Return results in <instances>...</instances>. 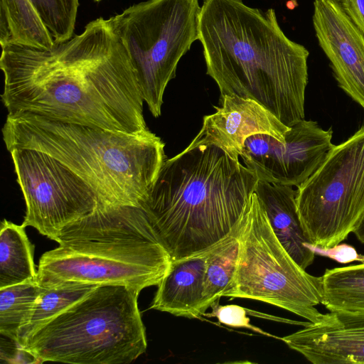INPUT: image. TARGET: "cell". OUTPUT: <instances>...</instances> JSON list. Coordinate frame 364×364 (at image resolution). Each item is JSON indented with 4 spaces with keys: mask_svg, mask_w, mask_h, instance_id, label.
Wrapping results in <instances>:
<instances>
[{
    "mask_svg": "<svg viewBox=\"0 0 364 364\" xmlns=\"http://www.w3.org/2000/svg\"><path fill=\"white\" fill-rule=\"evenodd\" d=\"M93 1H96V2H99V1H102V0H93Z\"/></svg>",
    "mask_w": 364,
    "mask_h": 364,
    "instance_id": "cell-28",
    "label": "cell"
},
{
    "mask_svg": "<svg viewBox=\"0 0 364 364\" xmlns=\"http://www.w3.org/2000/svg\"><path fill=\"white\" fill-rule=\"evenodd\" d=\"M235 271L222 296L250 299L289 311L311 323L323 314L321 279L307 273L275 235L254 192L242 218Z\"/></svg>",
    "mask_w": 364,
    "mask_h": 364,
    "instance_id": "cell-7",
    "label": "cell"
},
{
    "mask_svg": "<svg viewBox=\"0 0 364 364\" xmlns=\"http://www.w3.org/2000/svg\"><path fill=\"white\" fill-rule=\"evenodd\" d=\"M198 41L220 99L235 95L255 100L289 127L304 119L309 53L285 35L274 9L204 0Z\"/></svg>",
    "mask_w": 364,
    "mask_h": 364,
    "instance_id": "cell-2",
    "label": "cell"
},
{
    "mask_svg": "<svg viewBox=\"0 0 364 364\" xmlns=\"http://www.w3.org/2000/svg\"><path fill=\"white\" fill-rule=\"evenodd\" d=\"M9 151L26 203L23 227L55 241L63 228L100 206L89 184L48 154L23 148Z\"/></svg>",
    "mask_w": 364,
    "mask_h": 364,
    "instance_id": "cell-10",
    "label": "cell"
},
{
    "mask_svg": "<svg viewBox=\"0 0 364 364\" xmlns=\"http://www.w3.org/2000/svg\"><path fill=\"white\" fill-rule=\"evenodd\" d=\"M212 311L204 314L207 317H216L220 323L235 328H246L263 335L272 336L250 324V318L247 316V309L235 304L220 305L217 302L212 305Z\"/></svg>",
    "mask_w": 364,
    "mask_h": 364,
    "instance_id": "cell-24",
    "label": "cell"
},
{
    "mask_svg": "<svg viewBox=\"0 0 364 364\" xmlns=\"http://www.w3.org/2000/svg\"><path fill=\"white\" fill-rule=\"evenodd\" d=\"M296 203L312 245L330 248L353 232L364 215V124L346 141L333 144L297 187Z\"/></svg>",
    "mask_w": 364,
    "mask_h": 364,
    "instance_id": "cell-9",
    "label": "cell"
},
{
    "mask_svg": "<svg viewBox=\"0 0 364 364\" xmlns=\"http://www.w3.org/2000/svg\"><path fill=\"white\" fill-rule=\"evenodd\" d=\"M0 43L50 49L55 41L31 0H0Z\"/></svg>",
    "mask_w": 364,
    "mask_h": 364,
    "instance_id": "cell-17",
    "label": "cell"
},
{
    "mask_svg": "<svg viewBox=\"0 0 364 364\" xmlns=\"http://www.w3.org/2000/svg\"><path fill=\"white\" fill-rule=\"evenodd\" d=\"M141 291L102 285L54 316L21 345L39 363L127 364L145 353Z\"/></svg>",
    "mask_w": 364,
    "mask_h": 364,
    "instance_id": "cell-6",
    "label": "cell"
},
{
    "mask_svg": "<svg viewBox=\"0 0 364 364\" xmlns=\"http://www.w3.org/2000/svg\"><path fill=\"white\" fill-rule=\"evenodd\" d=\"M208 252V248L171 260L157 285L150 309L188 318L203 316L204 273Z\"/></svg>",
    "mask_w": 364,
    "mask_h": 364,
    "instance_id": "cell-15",
    "label": "cell"
},
{
    "mask_svg": "<svg viewBox=\"0 0 364 364\" xmlns=\"http://www.w3.org/2000/svg\"><path fill=\"white\" fill-rule=\"evenodd\" d=\"M320 279L321 304L329 311L364 310V262L327 269Z\"/></svg>",
    "mask_w": 364,
    "mask_h": 364,
    "instance_id": "cell-20",
    "label": "cell"
},
{
    "mask_svg": "<svg viewBox=\"0 0 364 364\" xmlns=\"http://www.w3.org/2000/svg\"><path fill=\"white\" fill-rule=\"evenodd\" d=\"M198 0H148L109 18L135 69L142 97L154 117L181 58L198 40Z\"/></svg>",
    "mask_w": 364,
    "mask_h": 364,
    "instance_id": "cell-8",
    "label": "cell"
},
{
    "mask_svg": "<svg viewBox=\"0 0 364 364\" xmlns=\"http://www.w3.org/2000/svg\"><path fill=\"white\" fill-rule=\"evenodd\" d=\"M259 178L214 144L166 159L139 203L171 260L209 248L242 218Z\"/></svg>",
    "mask_w": 364,
    "mask_h": 364,
    "instance_id": "cell-3",
    "label": "cell"
},
{
    "mask_svg": "<svg viewBox=\"0 0 364 364\" xmlns=\"http://www.w3.org/2000/svg\"><path fill=\"white\" fill-rule=\"evenodd\" d=\"M55 43L74 35L78 0H31Z\"/></svg>",
    "mask_w": 364,
    "mask_h": 364,
    "instance_id": "cell-23",
    "label": "cell"
},
{
    "mask_svg": "<svg viewBox=\"0 0 364 364\" xmlns=\"http://www.w3.org/2000/svg\"><path fill=\"white\" fill-rule=\"evenodd\" d=\"M351 21L364 36V0H339Z\"/></svg>",
    "mask_w": 364,
    "mask_h": 364,
    "instance_id": "cell-26",
    "label": "cell"
},
{
    "mask_svg": "<svg viewBox=\"0 0 364 364\" xmlns=\"http://www.w3.org/2000/svg\"><path fill=\"white\" fill-rule=\"evenodd\" d=\"M242 218L225 237L208 248L204 273V314L212 305L219 302L234 275L239 253Z\"/></svg>",
    "mask_w": 364,
    "mask_h": 364,
    "instance_id": "cell-19",
    "label": "cell"
},
{
    "mask_svg": "<svg viewBox=\"0 0 364 364\" xmlns=\"http://www.w3.org/2000/svg\"><path fill=\"white\" fill-rule=\"evenodd\" d=\"M314 364H364V310H333L280 338Z\"/></svg>",
    "mask_w": 364,
    "mask_h": 364,
    "instance_id": "cell-13",
    "label": "cell"
},
{
    "mask_svg": "<svg viewBox=\"0 0 364 364\" xmlns=\"http://www.w3.org/2000/svg\"><path fill=\"white\" fill-rule=\"evenodd\" d=\"M1 101L8 114L137 134L148 129L144 99L129 55L109 19L50 49L1 47Z\"/></svg>",
    "mask_w": 364,
    "mask_h": 364,
    "instance_id": "cell-1",
    "label": "cell"
},
{
    "mask_svg": "<svg viewBox=\"0 0 364 364\" xmlns=\"http://www.w3.org/2000/svg\"><path fill=\"white\" fill-rule=\"evenodd\" d=\"M255 193L282 246L303 269L315 257L311 244L302 228L292 186L258 181Z\"/></svg>",
    "mask_w": 364,
    "mask_h": 364,
    "instance_id": "cell-16",
    "label": "cell"
},
{
    "mask_svg": "<svg viewBox=\"0 0 364 364\" xmlns=\"http://www.w3.org/2000/svg\"><path fill=\"white\" fill-rule=\"evenodd\" d=\"M42 290L36 279L0 289V333L17 341Z\"/></svg>",
    "mask_w": 364,
    "mask_h": 364,
    "instance_id": "cell-22",
    "label": "cell"
},
{
    "mask_svg": "<svg viewBox=\"0 0 364 364\" xmlns=\"http://www.w3.org/2000/svg\"><path fill=\"white\" fill-rule=\"evenodd\" d=\"M97 285L82 283H67L42 290L31 313L20 328L17 342L21 346L24 341L48 321L82 299Z\"/></svg>",
    "mask_w": 364,
    "mask_h": 364,
    "instance_id": "cell-21",
    "label": "cell"
},
{
    "mask_svg": "<svg viewBox=\"0 0 364 364\" xmlns=\"http://www.w3.org/2000/svg\"><path fill=\"white\" fill-rule=\"evenodd\" d=\"M33 251L25 227L3 220L0 230V289L36 279Z\"/></svg>",
    "mask_w": 364,
    "mask_h": 364,
    "instance_id": "cell-18",
    "label": "cell"
},
{
    "mask_svg": "<svg viewBox=\"0 0 364 364\" xmlns=\"http://www.w3.org/2000/svg\"><path fill=\"white\" fill-rule=\"evenodd\" d=\"M312 19L338 85L364 109V36L339 0H314Z\"/></svg>",
    "mask_w": 364,
    "mask_h": 364,
    "instance_id": "cell-12",
    "label": "cell"
},
{
    "mask_svg": "<svg viewBox=\"0 0 364 364\" xmlns=\"http://www.w3.org/2000/svg\"><path fill=\"white\" fill-rule=\"evenodd\" d=\"M315 253L330 257L339 263L346 264L354 261L364 262V255L358 254L355 249L347 244H338L330 248H321L311 245Z\"/></svg>",
    "mask_w": 364,
    "mask_h": 364,
    "instance_id": "cell-25",
    "label": "cell"
},
{
    "mask_svg": "<svg viewBox=\"0 0 364 364\" xmlns=\"http://www.w3.org/2000/svg\"><path fill=\"white\" fill-rule=\"evenodd\" d=\"M2 134L8 151H39L75 172L100 206H139L166 159L165 144L149 129L129 134L18 112L8 114Z\"/></svg>",
    "mask_w": 364,
    "mask_h": 364,
    "instance_id": "cell-4",
    "label": "cell"
},
{
    "mask_svg": "<svg viewBox=\"0 0 364 364\" xmlns=\"http://www.w3.org/2000/svg\"><path fill=\"white\" fill-rule=\"evenodd\" d=\"M55 242L37 268L36 281L44 288L82 283L141 291L158 285L171 262L136 205L99 206L63 228Z\"/></svg>",
    "mask_w": 364,
    "mask_h": 364,
    "instance_id": "cell-5",
    "label": "cell"
},
{
    "mask_svg": "<svg viewBox=\"0 0 364 364\" xmlns=\"http://www.w3.org/2000/svg\"><path fill=\"white\" fill-rule=\"evenodd\" d=\"M353 233L355 235L357 239L364 244V215L353 231Z\"/></svg>",
    "mask_w": 364,
    "mask_h": 364,
    "instance_id": "cell-27",
    "label": "cell"
},
{
    "mask_svg": "<svg viewBox=\"0 0 364 364\" xmlns=\"http://www.w3.org/2000/svg\"><path fill=\"white\" fill-rule=\"evenodd\" d=\"M220 107L203 118V126L191 142L214 144L232 159L239 160L246 139L265 134L285 141L290 129L271 112L255 100L235 95L220 99Z\"/></svg>",
    "mask_w": 364,
    "mask_h": 364,
    "instance_id": "cell-14",
    "label": "cell"
},
{
    "mask_svg": "<svg viewBox=\"0 0 364 364\" xmlns=\"http://www.w3.org/2000/svg\"><path fill=\"white\" fill-rule=\"evenodd\" d=\"M332 134L331 128L304 119L291 127L284 141L265 134L247 137L240 156L259 181L298 187L326 159L333 146Z\"/></svg>",
    "mask_w": 364,
    "mask_h": 364,
    "instance_id": "cell-11",
    "label": "cell"
}]
</instances>
